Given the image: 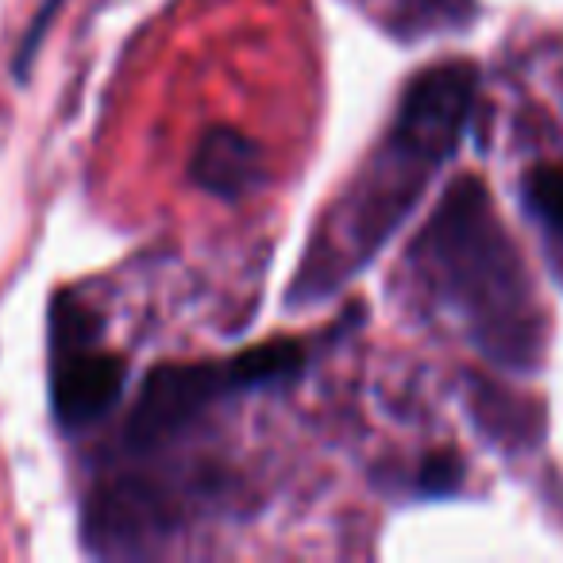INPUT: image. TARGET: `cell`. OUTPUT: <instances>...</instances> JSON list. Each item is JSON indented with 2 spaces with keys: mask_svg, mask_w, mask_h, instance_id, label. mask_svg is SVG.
<instances>
[{
  "mask_svg": "<svg viewBox=\"0 0 563 563\" xmlns=\"http://www.w3.org/2000/svg\"><path fill=\"white\" fill-rule=\"evenodd\" d=\"M306 367V352L298 340H274L251 347L235 360L217 363H166L155 367L140 386L132 413L124 424L128 452H155L166 440L194 429L217 401L235 394L266 390V386L294 383Z\"/></svg>",
  "mask_w": 563,
  "mask_h": 563,
  "instance_id": "3957f363",
  "label": "cell"
},
{
  "mask_svg": "<svg viewBox=\"0 0 563 563\" xmlns=\"http://www.w3.org/2000/svg\"><path fill=\"white\" fill-rule=\"evenodd\" d=\"M97 324L86 309L63 298L51 321V344H55V367H51V406L66 432L89 429L120 401L128 383L124 355L93 347Z\"/></svg>",
  "mask_w": 563,
  "mask_h": 563,
  "instance_id": "277c9868",
  "label": "cell"
},
{
  "mask_svg": "<svg viewBox=\"0 0 563 563\" xmlns=\"http://www.w3.org/2000/svg\"><path fill=\"white\" fill-rule=\"evenodd\" d=\"M521 194L544 232L563 243V166H532L521 181Z\"/></svg>",
  "mask_w": 563,
  "mask_h": 563,
  "instance_id": "52a82bcc",
  "label": "cell"
},
{
  "mask_svg": "<svg viewBox=\"0 0 563 563\" xmlns=\"http://www.w3.org/2000/svg\"><path fill=\"white\" fill-rule=\"evenodd\" d=\"M189 174L205 194L235 201L263 181V151L235 128H209L197 143Z\"/></svg>",
  "mask_w": 563,
  "mask_h": 563,
  "instance_id": "8992f818",
  "label": "cell"
},
{
  "mask_svg": "<svg viewBox=\"0 0 563 563\" xmlns=\"http://www.w3.org/2000/svg\"><path fill=\"white\" fill-rule=\"evenodd\" d=\"M475 66L463 58L429 66L421 78L409 81L378 155L363 166L352 189L317 224L286 301L313 306L332 298L352 274L371 263V255L390 240L394 228L406 224L432 174L460 147L471 104H475Z\"/></svg>",
  "mask_w": 563,
  "mask_h": 563,
  "instance_id": "6da1fadb",
  "label": "cell"
},
{
  "mask_svg": "<svg viewBox=\"0 0 563 563\" xmlns=\"http://www.w3.org/2000/svg\"><path fill=\"white\" fill-rule=\"evenodd\" d=\"M417 278L471 344L509 371H532L544 347V317L525 258L501 228L478 178H455L409 247Z\"/></svg>",
  "mask_w": 563,
  "mask_h": 563,
  "instance_id": "7a4b0ae2",
  "label": "cell"
},
{
  "mask_svg": "<svg viewBox=\"0 0 563 563\" xmlns=\"http://www.w3.org/2000/svg\"><path fill=\"white\" fill-rule=\"evenodd\" d=\"M178 525V501L163 483L120 475L101 483L86 501V544L101 555L151 552Z\"/></svg>",
  "mask_w": 563,
  "mask_h": 563,
  "instance_id": "5b68a950",
  "label": "cell"
},
{
  "mask_svg": "<svg viewBox=\"0 0 563 563\" xmlns=\"http://www.w3.org/2000/svg\"><path fill=\"white\" fill-rule=\"evenodd\" d=\"M463 483V463L452 452H437L421 463V494H452Z\"/></svg>",
  "mask_w": 563,
  "mask_h": 563,
  "instance_id": "ba28073f",
  "label": "cell"
}]
</instances>
